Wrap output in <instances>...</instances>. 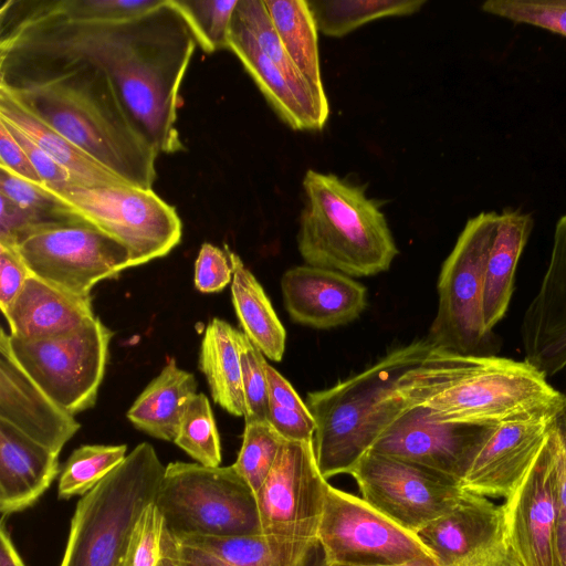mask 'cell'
I'll use <instances>...</instances> for the list:
<instances>
[{
    "mask_svg": "<svg viewBox=\"0 0 566 566\" xmlns=\"http://www.w3.org/2000/svg\"><path fill=\"white\" fill-rule=\"evenodd\" d=\"M268 421L286 441L313 442L316 428L313 416H305L269 401Z\"/></svg>",
    "mask_w": 566,
    "mask_h": 566,
    "instance_id": "46",
    "label": "cell"
},
{
    "mask_svg": "<svg viewBox=\"0 0 566 566\" xmlns=\"http://www.w3.org/2000/svg\"><path fill=\"white\" fill-rule=\"evenodd\" d=\"M322 566H336V565H322ZM398 566H439L437 560L434 558H423V559H417L403 565Z\"/></svg>",
    "mask_w": 566,
    "mask_h": 566,
    "instance_id": "51",
    "label": "cell"
},
{
    "mask_svg": "<svg viewBox=\"0 0 566 566\" xmlns=\"http://www.w3.org/2000/svg\"><path fill=\"white\" fill-rule=\"evenodd\" d=\"M565 398V397H564ZM548 444L552 449L558 492L557 557L558 566H566V400L553 419Z\"/></svg>",
    "mask_w": 566,
    "mask_h": 566,
    "instance_id": "42",
    "label": "cell"
},
{
    "mask_svg": "<svg viewBox=\"0 0 566 566\" xmlns=\"http://www.w3.org/2000/svg\"><path fill=\"white\" fill-rule=\"evenodd\" d=\"M283 441L269 422L245 423L242 444L232 465L254 494L266 480Z\"/></svg>",
    "mask_w": 566,
    "mask_h": 566,
    "instance_id": "36",
    "label": "cell"
},
{
    "mask_svg": "<svg viewBox=\"0 0 566 566\" xmlns=\"http://www.w3.org/2000/svg\"><path fill=\"white\" fill-rule=\"evenodd\" d=\"M361 497L417 534L460 499V484L436 471L373 451L350 472Z\"/></svg>",
    "mask_w": 566,
    "mask_h": 566,
    "instance_id": "14",
    "label": "cell"
},
{
    "mask_svg": "<svg viewBox=\"0 0 566 566\" xmlns=\"http://www.w3.org/2000/svg\"><path fill=\"white\" fill-rule=\"evenodd\" d=\"M0 49L82 60L104 71L158 154L184 150L179 90L198 45L175 0L114 21H72L25 1L0 10Z\"/></svg>",
    "mask_w": 566,
    "mask_h": 566,
    "instance_id": "1",
    "label": "cell"
},
{
    "mask_svg": "<svg viewBox=\"0 0 566 566\" xmlns=\"http://www.w3.org/2000/svg\"><path fill=\"white\" fill-rule=\"evenodd\" d=\"M555 416L497 424L475 453L460 486L486 497L506 499L545 446Z\"/></svg>",
    "mask_w": 566,
    "mask_h": 566,
    "instance_id": "18",
    "label": "cell"
},
{
    "mask_svg": "<svg viewBox=\"0 0 566 566\" xmlns=\"http://www.w3.org/2000/svg\"><path fill=\"white\" fill-rule=\"evenodd\" d=\"M0 167L22 179L43 185L25 151L2 120H0Z\"/></svg>",
    "mask_w": 566,
    "mask_h": 566,
    "instance_id": "47",
    "label": "cell"
},
{
    "mask_svg": "<svg viewBox=\"0 0 566 566\" xmlns=\"http://www.w3.org/2000/svg\"><path fill=\"white\" fill-rule=\"evenodd\" d=\"M177 539L181 566H307L317 548L264 534Z\"/></svg>",
    "mask_w": 566,
    "mask_h": 566,
    "instance_id": "25",
    "label": "cell"
},
{
    "mask_svg": "<svg viewBox=\"0 0 566 566\" xmlns=\"http://www.w3.org/2000/svg\"><path fill=\"white\" fill-rule=\"evenodd\" d=\"M566 400V399H565Z\"/></svg>",
    "mask_w": 566,
    "mask_h": 566,
    "instance_id": "54",
    "label": "cell"
},
{
    "mask_svg": "<svg viewBox=\"0 0 566 566\" xmlns=\"http://www.w3.org/2000/svg\"><path fill=\"white\" fill-rule=\"evenodd\" d=\"M32 273L14 247L0 244V308L4 314Z\"/></svg>",
    "mask_w": 566,
    "mask_h": 566,
    "instance_id": "45",
    "label": "cell"
},
{
    "mask_svg": "<svg viewBox=\"0 0 566 566\" xmlns=\"http://www.w3.org/2000/svg\"><path fill=\"white\" fill-rule=\"evenodd\" d=\"M324 565L398 566L434 558L417 534L363 497L327 483L318 526Z\"/></svg>",
    "mask_w": 566,
    "mask_h": 566,
    "instance_id": "12",
    "label": "cell"
},
{
    "mask_svg": "<svg viewBox=\"0 0 566 566\" xmlns=\"http://www.w3.org/2000/svg\"><path fill=\"white\" fill-rule=\"evenodd\" d=\"M0 120L7 125L15 140L23 148L46 189L51 191H62L70 188L83 187L69 170L55 161L41 147L4 119L0 118Z\"/></svg>",
    "mask_w": 566,
    "mask_h": 566,
    "instance_id": "43",
    "label": "cell"
},
{
    "mask_svg": "<svg viewBox=\"0 0 566 566\" xmlns=\"http://www.w3.org/2000/svg\"><path fill=\"white\" fill-rule=\"evenodd\" d=\"M496 426L440 422L423 407L408 402L370 451L430 469L460 484Z\"/></svg>",
    "mask_w": 566,
    "mask_h": 566,
    "instance_id": "15",
    "label": "cell"
},
{
    "mask_svg": "<svg viewBox=\"0 0 566 566\" xmlns=\"http://www.w3.org/2000/svg\"><path fill=\"white\" fill-rule=\"evenodd\" d=\"M0 118L15 127L69 170L83 187L127 184L70 139L21 108L0 92Z\"/></svg>",
    "mask_w": 566,
    "mask_h": 566,
    "instance_id": "29",
    "label": "cell"
},
{
    "mask_svg": "<svg viewBox=\"0 0 566 566\" xmlns=\"http://www.w3.org/2000/svg\"><path fill=\"white\" fill-rule=\"evenodd\" d=\"M501 507L506 541L522 566H558L557 473L548 438Z\"/></svg>",
    "mask_w": 566,
    "mask_h": 566,
    "instance_id": "16",
    "label": "cell"
},
{
    "mask_svg": "<svg viewBox=\"0 0 566 566\" xmlns=\"http://www.w3.org/2000/svg\"><path fill=\"white\" fill-rule=\"evenodd\" d=\"M281 290L291 319L318 329L350 323L367 306V290L361 283L340 272L307 264L286 270Z\"/></svg>",
    "mask_w": 566,
    "mask_h": 566,
    "instance_id": "21",
    "label": "cell"
},
{
    "mask_svg": "<svg viewBox=\"0 0 566 566\" xmlns=\"http://www.w3.org/2000/svg\"><path fill=\"white\" fill-rule=\"evenodd\" d=\"M61 473L59 454L0 420V513L33 506Z\"/></svg>",
    "mask_w": 566,
    "mask_h": 566,
    "instance_id": "23",
    "label": "cell"
},
{
    "mask_svg": "<svg viewBox=\"0 0 566 566\" xmlns=\"http://www.w3.org/2000/svg\"><path fill=\"white\" fill-rule=\"evenodd\" d=\"M112 337L113 332L98 317L71 333L41 340H21L8 334L22 369L73 416L96 402Z\"/></svg>",
    "mask_w": 566,
    "mask_h": 566,
    "instance_id": "11",
    "label": "cell"
},
{
    "mask_svg": "<svg viewBox=\"0 0 566 566\" xmlns=\"http://www.w3.org/2000/svg\"><path fill=\"white\" fill-rule=\"evenodd\" d=\"M228 50L242 63L280 118L295 130H319L329 114L326 95L301 76L277 66L259 48L250 31L233 15Z\"/></svg>",
    "mask_w": 566,
    "mask_h": 566,
    "instance_id": "19",
    "label": "cell"
},
{
    "mask_svg": "<svg viewBox=\"0 0 566 566\" xmlns=\"http://www.w3.org/2000/svg\"><path fill=\"white\" fill-rule=\"evenodd\" d=\"M0 193L25 210L36 224L76 218L72 207L43 185L22 179L1 167Z\"/></svg>",
    "mask_w": 566,
    "mask_h": 566,
    "instance_id": "39",
    "label": "cell"
},
{
    "mask_svg": "<svg viewBox=\"0 0 566 566\" xmlns=\"http://www.w3.org/2000/svg\"><path fill=\"white\" fill-rule=\"evenodd\" d=\"M565 399H566V395H564Z\"/></svg>",
    "mask_w": 566,
    "mask_h": 566,
    "instance_id": "52",
    "label": "cell"
},
{
    "mask_svg": "<svg viewBox=\"0 0 566 566\" xmlns=\"http://www.w3.org/2000/svg\"><path fill=\"white\" fill-rule=\"evenodd\" d=\"M0 566H25L6 526V517H1Z\"/></svg>",
    "mask_w": 566,
    "mask_h": 566,
    "instance_id": "50",
    "label": "cell"
},
{
    "mask_svg": "<svg viewBox=\"0 0 566 566\" xmlns=\"http://www.w3.org/2000/svg\"><path fill=\"white\" fill-rule=\"evenodd\" d=\"M126 444H83L65 461L59 478L57 497L83 496L119 467L127 457Z\"/></svg>",
    "mask_w": 566,
    "mask_h": 566,
    "instance_id": "33",
    "label": "cell"
},
{
    "mask_svg": "<svg viewBox=\"0 0 566 566\" xmlns=\"http://www.w3.org/2000/svg\"><path fill=\"white\" fill-rule=\"evenodd\" d=\"M155 504L177 538L262 534L255 494L232 464L170 462Z\"/></svg>",
    "mask_w": 566,
    "mask_h": 566,
    "instance_id": "7",
    "label": "cell"
},
{
    "mask_svg": "<svg viewBox=\"0 0 566 566\" xmlns=\"http://www.w3.org/2000/svg\"><path fill=\"white\" fill-rule=\"evenodd\" d=\"M450 566H522L504 537Z\"/></svg>",
    "mask_w": 566,
    "mask_h": 566,
    "instance_id": "49",
    "label": "cell"
},
{
    "mask_svg": "<svg viewBox=\"0 0 566 566\" xmlns=\"http://www.w3.org/2000/svg\"><path fill=\"white\" fill-rule=\"evenodd\" d=\"M239 0H175L190 24L198 45L207 53L228 49L231 24Z\"/></svg>",
    "mask_w": 566,
    "mask_h": 566,
    "instance_id": "38",
    "label": "cell"
},
{
    "mask_svg": "<svg viewBox=\"0 0 566 566\" xmlns=\"http://www.w3.org/2000/svg\"><path fill=\"white\" fill-rule=\"evenodd\" d=\"M303 187L297 249L307 265L350 277L390 268L399 251L380 205L366 196L365 186L310 169Z\"/></svg>",
    "mask_w": 566,
    "mask_h": 566,
    "instance_id": "5",
    "label": "cell"
},
{
    "mask_svg": "<svg viewBox=\"0 0 566 566\" xmlns=\"http://www.w3.org/2000/svg\"><path fill=\"white\" fill-rule=\"evenodd\" d=\"M433 345L420 339L390 352L375 365L335 386L308 392L316 428L313 448L322 475L350 474L360 459L406 410L398 379Z\"/></svg>",
    "mask_w": 566,
    "mask_h": 566,
    "instance_id": "4",
    "label": "cell"
},
{
    "mask_svg": "<svg viewBox=\"0 0 566 566\" xmlns=\"http://www.w3.org/2000/svg\"><path fill=\"white\" fill-rule=\"evenodd\" d=\"M289 56L321 95H326L319 66L317 24L305 0H263Z\"/></svg>",
    "mask_w": 566,
    "mask_h": 566,
    "instance_id": "31",
    "label": "cell"
},
{
    "mask_svg": "<svg viewBox=\"0 0 566 566\" xmlns=\"http://www.w3.org/2000/svg\"><path fill=\"white\" fill-rule=\"evenodd\" d=\"M237 342L242 370L245 423L269 422V390L265 374V356L252 344L243 332L238 331Z\"/></svg>",
    "mask_w": 566,
    "mask_h": 566,
    "instance_id": "41",
    "label": "cell"
},
{
    "mask_svg": "<svg viewBox=\"0 0 566 566\" xmlns=\"http://www.w3.org/2000/svg\"><path fill=\"white\" fill-rule=\"evenodd\" d=\"M196 390L195 376L179 368L170 358L133 402L126 416L145 433L174 442Z\"/></svg>",
    "mask_w": 566,
    "mask_h": 566,
    "instance_id": "27",
    "label": "cell"
},
{
    "mask_svg": "<svg viewBox=\"0 0 566 566\" xmlns=\"http://www.w3.org/2000/svg\"><path fill=\"white\" fill-rule=\"evenodd\" d=\"M525 361L553 377L566 368V214L556 222L549 263L521 324Z\"/></svg>",
    "mask_w": 566,
    "mask_h": 566,
    "instance_id": "17",
    "label": "cell"
},
{
    "mask_svg": "<svg viewBox=\"0 0 566 566\" xmlns=\"http://www.w3.org/2000/svg\"><path fill=\"white\" fill-rule=\"evenodd\" d=\"M174 443L195 462L206 467H220V437L206 395L196 394L191 399Z\"/></svg>",
    "mask_w": 566,
    "mask_h": 566,
    "instance_id": "35",
    "label": "cell"
},
{
    "mask_svg": "<svg viewBox=\"0 0 566 566\" xmlns=\"http://www.w3.org/2000/svg\"><path fill=\"white\" fill-rule=\"evenodd\" d=\"M0 92L127 184L153 189L159 154L99 67L0 49Z\"/></svg>",
    "mask_w": 566,
    "mask_h": 566,
    "instance_id": "2",
    "label": "cell"
},
{
    "mask_svg": "<svg viewBox=\"0 0 566 566\" xmlns=\"http://www.w3.org/2000/svg\"><path fill=\"white\" fill-rule=\"evenodd\" d=\"M51 192L72 207L76 217L123 243L130 254V268L168 254L181 239L175 207L153 189L123 184Z\"/></svg>",
    "mask_w": 566,
    "mask_h": 566,
    "instance_id": "10",
    "label": "cell"
},
{
    "mask_svg": "<svg viewBox=\"0 0 566 566\" xmlns=\"http://www.w3.org/2000/svg\"><path fill=\"white\" fill-rule=\"evenodd\" d=\"M439 566H450L504 537L501 505L463 491L443 515L417 533Z\"/></svg>",
    "mask_w": 566,
    "mask_h": 566,
    "instance_id": "22",
    "label": "cell"
},
{
    "mask_svg": "<svg viewBox=\"0 0 566 566\" xmlns=\"http://www.w3.org/2000/svg\"><path fill=\"white\" fill-rule=\"evenodd\" d=\"M233 275L232 303L243 334L268 358L281 361L286 332L272 303L241 258L228 248Z\"/></svg>",
    "mask_w": 566,
    "mask_h": 566,
    "instance_id": "28",
    "label": "cell"
},
{
    "mask_svg": "<svg viewBox=\"0 0 566 566\" xmlns=\"http://www.w3.org/2000/svg\"><path fill=\"white\" fill-rule=\"evenodd\" d=\"M397 392L440 422L500 424L555 416L564 395L525 360L461 355L432 346Z\"/></svg>",
    "mask_w": 566,
    "mask_h": 566,
    "instance_id": "3",
    "label": "cell"
},
{
    "mask_svg": "<svg viewBox=\"0 0 566 566\" xmlns=\"http://www.w3.org/2000/svg\"><path fill=\"white\" fill-rule=\"evenodd\" d=\"M0 420L60 454L80 430L74 416L53 401L15 360L8 334H0Z\"/></svg>",
    "mask_w": 566,
    "mask_h": 566,
    "instance_id": "20",
    "label": "cell"
},
{
    "mask_svg": "<svg viewBox=\"0 0 566 566\" xmlns=\"http://www.w3.org/2000/svg\"><path fill=\"white\" fill-rule=\"evenodd\" d=\"M233 270L228 252L211 244L203 243L195 263V286L202 293L223 290L232 281Z\"/></svg>",
    "mask_w": 566,
    "mask_h": 566,
    "instance_id": "44",
    "label": "cell"
},
{
    "mask_svg": "<svg viewBox=\"0 0 566 566\" xmlns=\"http://www.w3.org/2000/svg\"><path fill=\"white\" fill-rule=\"evenodd\" d=\"M118 566H181L179 542L155 502L138 517Z\"/></svg>",
    "mask_w": 566,
    "mask_h": 566,
    "instance_id": "34",
    "label": "cell"
},
{
    "mask_svg": "<svg viewBox=\"0 0 566 566\" xmlns=\"http://www.w3.org/2000/svg\"><path fill=\"white\" fill-rule=\"evenodd\" d=\"M164 471L154 447L137 444L77 501L60 566H118L138 517L156 500Z\"/></svg>",
    "mask_w": 566,
    "mask_h": 566,
    "instance_id": "6",
    "label": "cell"
},
{
    "mask_svg": "<svg viewBox=\"0 0 566 566\" xmlns=\"http://www.w3.org/2000/svg\"><path fill=\"white\" fill-rule=\"evenodd\" d=\"M481 10L566 38V0H488Z\"/></svg>",
    "mask_w": 566,
    "mask_h": 566,
    "instance_id": "40",
    "label": "cell"
},
{
    "mask_svg": "<svg viewBox=\"0 0 566 566\" xmlns=\"http://www.w3.org/2000/svg\"><path fill=\"white\" fill-rule=\"evenodd\" d=\"M35 12L72 21H114L139 15L161 0H33L25 1Z\"/></svg>",
    "mask_w": 566,
    "mask_h": 566,
    "instance_id": "37",
    "label": "cell"
},
{
    "mask_svg": "<svg viewBox=\"0 0 566 566\" xmlns=\"http://www.w3.org/2000/svg\"><path fill=\"white\" fill-rule=\"evenodd\" d=\"M3 316L10 336L21 340L64 335L96 317L91 296L70 293L33 274Z\"/></svg>",
    "mask_w": 566,
    "mask_h": 566,
    "instance_id": "24",
    "label": "cell"
},
{
    "mask_svg": "<svg viewBox=\"0 0 566 566\" xmlns=\"http://www.w3.org/2000/svg\"><path fill=\"white\" fill-rule=\"evenodd\" d=\"M265 374L268 379L269 401L305 416H312L306 403L301 399L292 385L268 361L265 363Z\"/></svg>",
    "mask_w": 566,
    "mask_h": 566,
    "instance_id": "48",
    "label": "cell"
},
{
    "mask_svg": "<svg viewBox=\"0 0 566 566\" xmlns=\"http://www.w3.org/2000/svg\"><path fill=\"white\" fill-rule=\"evenodd\" d=\"M499 213L470 218L438 280V311L428 340L438 348L461 355L494 356L495 336L483 315L485 266Z\"/></svg>",
    "mask_w": 566,
    "mask_h": 566,
    "instance_id": "8",
    "label": "cell"
},
{
    "mask_svg": "<svg viewBox=\"0 0 566 566\" xmlns=\"http://www.w3.org/2000/svg\"><path fill=\"white\" fill-rule=\"evenodd\" d=\"M11 247L33 275L81 296H91L95 284L130 268L123 243L78 217L31 226Z\"/></svg>",
    "mask_w": 566,
    "mask_h": 566,
    "instance_id": "9",
    "label": "cell"
},
{
    "mask_svg": "<svg viewBox=\"0 0 566 566\" xmlns=\"http://www.w3.org/2000/svg\"><path fill=\"white\" fill-rule=\"evenodd\" d=\"M530 213L506 209L499 213L495 234L490 248L483 290V315L488 329L504 317L514 291L518 260L533 229Z\"/></svg>",
    "mask_w": 566,
    "mask_h": 566,
    "instance_id": "26",
    "label": "cell"
},
{
    "mask_svg": "<svg viewBox=\"0 0 566 566\" xmlns=\"http://www.w3.org/2000/svg\"><path fill=\"white\" fill-rule=\"evenodd\" d=\"M327 483L318 469L313 442L284 440L255 494L261 533L319 547L317 534Z\"/></svg>",
    "mask_w": 566,
    "mask_h": 566,
    "instance_id": "13",
    "label": "cell"
},
{
    "mask_svg": "<svg viewBox=\"0 0 566 566\" xmlns=\"http://www.w3.org/2000/svg\"><path fill=\"white\" fill-rule=\"evenodd\" d=\"M238 329L220 318H213L205 329L200 345L199 369L206 376L217 405L235 417H244Z\"/></svg>",
    "mask_w": 566,
    "mask_h": 566,
    "instance_id": "30",
    "label": "cell"
},
{
    "mask_svg": "<svg viewBox=\"0 0 566 566\" xmlns=\"http://www.w3.org/2000/svg\"><path fill=\"white\" fill-rule=\"evenodd\" d=\"M566 395V394H565Z\"/></svg>",
    "mask_w": 566,
    "mask_h": 566,
    "instance_id": "53",
    "label": "cell"
},
{
    "mask_svg": "<svg viewBox=\"0 0 566 566\" xmlns=\"http://www.w3.org/2000/svg\"><path fill=\"white\" fill-rule=\"evenodd\" d=\"M424 0H311L310 8L323 34L340 38L360 25L386 17L417 12Z\"/></svg>",
    "mask_w": 566,
    "mask_h": 566,
    "instance_id": "32",
    "label": "cell"
}]
</instances>
